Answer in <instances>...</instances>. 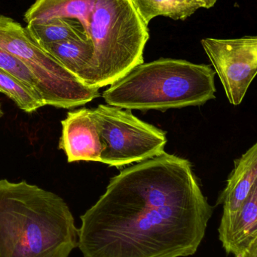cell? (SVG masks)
Listing matches in <instances>:
<instances>
[{"instance_id": "cell-18", "label": "cell", "mask_w": 257, "mask_h": 257, "mask_svg": "<svg viewBox=\"0 0 257 257\" xmlns=\"http://www.w3.org/2000/svg\"><path fill=\"white\" fill-rule=\"evenodd\" d=\"M200 1L205 5V9H210L216 4L217 0H200Z\"/></svg>"}, {"instance_id": "cell-13", "label": "cell", "mask_w": 257, "mask_h": 257, "mask_svg": "<svg viewBox=\"0 0 257 257\" xmlns=\"http://www.w3.org/2000/svg\"><path fill=\"white\" fill-rule=\"evenodd\" d=\"M27 24V33L40 48L68 39L88 38L81 24L75 20L54 18Z\"/></svg>"}, {"instance_id": "cell-16", "label": "cell", "mask_w": 257, "mask_h": 257, "mask_svg": "<svg viewBox=\"0 0 257 257\" xmlns=\"http://www.w3.org/2000/svg\"><path fill=\"white\" fill-rule=\"evenodd\" d=\"M0 69L21 81L36 99L43 102L37 81L28 68L18 57L2 48H0Z\"/></svg>"}, {"instance_id": "cell-5", "label": "cell", "mask_w": 257, "mask_h": 257, "mask_svg": "<svg viewBox=\"0 0 257 257\" xmlns=\"http://www.w3.org/2000/svg\"><path fill=\"white\" fill-rule=\"evenodd\" d=\"M0 48L18 57L33 74L45 105L69 108L81 106L101 96L66 70L33 42L25 28L0 15Z\"/></svg>"}, {"instance_id": "cell-4", "label": "cell", "mask_w": 257, "mask_h": 257, "mask_svg": "<svg viewBox=\"0 0 257 257\" xmlns=\"http://www.w3.org/2000/svg\"><path fill=\"white\" fill-rule=\"evenodd\" d=\"M88 36L94 56L84 83L90 87L111 85L144 63L149 30L131 0H96Z\"/></svg>"}, {"instance_id": "cell-10", "label": "cell", "mask_w": 257, "mask_h": 257, "mask_svg": "<svg viewBox=\"0 0 257 257\" xmlns=\"http://www.w3.org/2000/svg\"><path fill=\"white\" fill-rule=\"evenodd\" d=\"M95 3L96 0H36L26 12L24 20L27 23L54 18L75 20L88 36Z\"/></svg>"}, {"instance_id": "cell-6", "label": "cell", "mask_w": 257, "mask_h": 257, "mask_svg": "<svg viewBox=\"0 0 257 257\" xmlns=\"http://www.w3.org/2000/svg\"><path fill=\"white\" fill-rule=\"evenodd\" d=\"M91 113L102 145L101 163L120 167L164 152L165 132L142 121L131 110L100 105Z\"/></svg>"}, {"instance_id": "cell-9", "label": "cell", "mask_w": 257, "mask_h": 257, "mask_svg": "<svg viewBox=\"0 0 257 257\" xmlns=\"http://www.w3.org/2000/svg\"><path fill=\"white\" fill-rule=\"evenodd\" d=\"M256 184L257 144H254L241 157L235 160L226 187L217 199V205L223 206V217L218 229L219 237L229 230Z\"/></svg>"}, {"instance_id": "cell-12", "label": "cell", "mask_w": 257, "mask_h": 257, "mask_svg": "<svg viewBox=\"0 0 257 257\" xmlns=\"http://www.w3.org/2000/svg\"><path fill=\"white\" fill-rule=\"evenodd\" d=\"M42 48L84 83L94 56L93 44L90 39H68L48 44Z\"/></svg>"}, {"instance_id": "cell-15", "label": "cell", "mask_w": 257, "mask_h": 257, "mask_svg": "<svg viewBox=\"0 0 257 257\" xmlns=\"http://www.w3.org/2000/svg\"><path fill=\"white\" fill-rule=\"evenodd\" d=\"M0 92L4 93L22 111L32 113L45 106L21 81L0 69Z\"/></svg>"}, {"instance_id": "cell-11", "label": "cell", "mask_w": 257, "mask_h": 257, "mask_svg": "<svg viewBox=\"0 0 257 257\" xmlns=\"http://www.w3.org/2000/svg\"><path fill=\"white\" fill-rule=\"evenodd\" d=\"M226 253L236 254L257 238V184L229 230L219 237Z\"/></svg>"}, {"instance_id": "cell-19", "label": "cell", "mask_w": 257, "mask_h": 257, "mask_svg": "<svg viewBox=\"0 0 257 257\" xmlns=\"http://www.w3.org/2000/svg\"><path fill=\"white\" fill-rule=\"evenodd\" d=\"M3 114H4V113H3V108H2V104L0 103V118L3 117Z\"/></svg>"}, {"instance_id": "cell-14", "label": "cell", "mask_w": 257, "mask_h": 257, "mask_svg": "<svg viewBox=\"0 0 257 257\" xmlns=\"http://www.w3.org/2000/svg\"><path fill=\"white\" fill-rule=\"evenodd\" d=\"M139 16L146 26L153 18L164 16L184 21L205 5L200 0H131Z\"/></svg>"}, {"instance_id": "cell-7", "label": "cell", "mask_w": 257, "mask_h": 257, "mask_svg": "<svg viewBox=\"0 0 257 257\" xmlns=\"http://www.w3.org/2000/svg\"><path fill=\"white\" fill-rule=\"evenodd\" d=\"M202 47L217 74L232 105L241 103L257 72V37L207 38Z\"/></svg>"}, {"instance_id": "cell-2", "label": "cell", "mask_w": 257, "mask_h": 257, "mask_svg": "<svg viewBox=\"0 0 257 257\" xmlns=\"http://www.w3.org/2000/svg\"><path fill=\"white\" fill-rule=\"evenodd\" d=\"M76 247L78 229L61 197L0 180V257H69Z\"/></svg>"}, {"instance_id": "cell-8", "label": "cell", "mask_w": 257, "mask_h": 257, "mask_svg": "<svg viewBox=\"0 0 257 257\" xmlns=\"http://www.w3.org/2000/svg\"><path fill=\"white\" fill-rule=\"evenodd\" d=\"M61 125L59 148L64 151L68 163L101 162L102 145L91 109L69 111Z\"/></svg>"}, {"instance_id": "cell-3", "label": "cell", "mask_w": 257, "mask_h": 257, "mask_svg": "<svg viewBox=\"0 0 257 257\" xmlns=\"http://www.w3.org/2000/svg\"><path fill=\"white\" fill-rule=\"evenodd\" d=\"M215 72L205 64L161 58L136 66L103 93L107 105L128 110L201 106L216 99Z\"/></svg>"}, {"instance_id": "cell-17", "label": "cell", "mask_w": 257, "mask_h": 257, "mask_svg": "<svg viewBox=\"0 0 257 257\" xmlns=\"http://www.w3.org/2000/svg\"><path fill=\"white\" fill-rule=\"evenodd\" d=\"M235 257H257V238L253 240L247 247L239 253L235 254Z\"/></svg>"}, {"instance_id": "cell-1", "label": "cell", "mask_w": 257, "mask_h": 257, "mask_svg": "<svg viewBox=\"0 0 257 257\" xmlns=\"http://www.w3.org/2000/svg\"><path fill=\"white\" fill-rule=\"evenodd\" d=\"M214 207L187 159L164 152L121 171L81 216L84 257H187L197 252Z\"/></svg>"}]
</instances>
